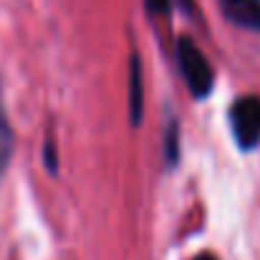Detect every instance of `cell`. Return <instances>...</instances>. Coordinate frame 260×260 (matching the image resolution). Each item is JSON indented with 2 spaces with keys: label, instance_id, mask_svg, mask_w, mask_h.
Instances as JSON below:
<instances>
[{
  "label": "cell",
  "instance_id": "obj_7",
  "mask_svg": "<svg viewBox=\"0 0 260 260\" xmlns=\"http://www.w3.org/2000/svg\"><path fill=\"white\" fill-rule=\"evenodd\" d=\"M43 162H46V167H48L51 174L58 172V159H56V142H53V137H48L46 144H43Z\"/></svg>",
  "mask_w": 260,
  "mask_h": 260
},
{
  "label": "cell",
  "instance_id": "obj_5",
  "mask_svg": "<svg viewBox=\"0 0 260 260\" xmlns=\"http://www.w3.org/2000/svg\"><path fill=\"white\" fill-rule=\"evenodd\" d=\"M13 144H15V137H13V126H10V116H8V109H5V96H3V86H0V179L10 165V157H13Z\"/></svg>",
  "mask_w": 260,
  "mask_h": 260
},
{
  "label": "cell",
  "instance_id": "obj_3",
  "mask_svg": "<svg viewBox=\"0 0 260 260\" xmlns=\"http://www.w3.org/2000/svg\"><path fill=\"white\" fill-rule=\"evenodd\" d=\"M222 15L240 28L260 30V0H217Z\"/></svg>",
  "mask_w": 260,
  "mask_h": 260
},
{
  "label": "cell",
  "instance_id": "obj_2",
  "mask_svg": "<svg viewBox=\"0 0 260 260\" xmlns=\"http://www.w3.org/2000/svg\"><path fill=\"white\" fill-rule=\"evenodd\" d=\"M230 126L240 149H253L260 144V99L243 96L230 109Z\"/></svg>",
  "mask_w": 260,
  "mask_h": 260
},
{
  "label": "cell",
  "instance_id": "obj_1",
  "mask_svg": "<svg viewBox=\"0 0 260 260\" xmlns=\"http://www.w3.org/2000/svg\"><path fill=\"white\" fill-rule=\"evenodd\" d=\"M177 61H179V71L184 84L197 99L210 96L212 84H215V74L210 61L205 58V53L197 48V43L192 38H179L177 41Z\"/></svg>",
  "mask_w": 260,
  "mask_h": 260
},
{
  "label": "cell",
  "instance_id": "obj_6",
  "mask_svg": "<svg viewBox=\"0 0 260 260\" xmlns=\"http://www.w3.org/2000/svg\"><path fill=\"white\" fill-rule=\"evenodd\" d=\"M165 157L167 165L174 167L177 157H179V129H177V119H170L167 129H165Z\"/></svg>",
  "mask_w": 260,
  "mask_h": 260
},
{
  "label": "cell",
  "instance_id": "obj_9",
  "mask_svg": "<svg viewBox=\"0 0 260 260\" xmlns=\"http://www.w3.org/2000/svg\"><path fill=\"white\" fill-rule=\"evenodd\" d=\"M192 260H217L215 255H210V253H200L197 258H192Z\"/></svg>",
  "mask_w": 260,
  "mask_h": 260
},
{
  "label": "cell",
  "instance_id": "obj_4",
  "mask_svg": "<svg viewBox=\"0 0 260 260\" xmlns=\"http://www.w3.org/2000/svg\"><path fill=\"white\" fill-rule=\"evenodd\" d=\"M144 116V79H142V61L137 53L129 56V119L134 126L142 124Z\"/></svg>",
  "mask_w": 260,
  "mask_h": 260
},
{
  "label": "cell",
  "instance_id": "obj_8",
  "mask_svg": "<svg viewBox=\"0 0 260 260\" xmlns=\"http://www.w3.org/2000/svg\"><path fill=\"white\" fill-rule=\"evenodd\" d=\"M147 3V8L154 13V15H165L167 10H170V0H144Z\"/></svg>",
  "mask_w": 260,
  "mask_h": 260
}]
</instances>
